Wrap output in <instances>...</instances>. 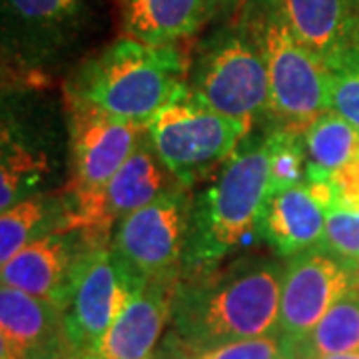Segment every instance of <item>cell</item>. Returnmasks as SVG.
<instances>
[{
    "instance_id": "cell-1",
    "label": "cell",
    "mask_w": 359,
    "mask_h": 359,
    "mask_svg": "<svg viewBox=\"0 0 359 359\" xmlns=\"http://www.w3.org/2000/svg\"><path fill=\"white\" fill-rule=\"evenodd\" d=\"M282 276L278 264L257 262L180 280L170 313L172 339L196 358L231 341L278 334Z\"/></svg>"
},
{
    "instance_id": "cell-2",
    "label": "cell",
    "mask_w": 359,
    "mask_h": 359,
    "mask_svg": "<svg viewBox=\"0 0 359 359\" xmlns=\"http://www.w3.org/2000/svg\"><path fill=\"white\" fill-rule=\"evenodd\" d=\"M188 72L178 44L154 46L122 36L78 68L66 86V100L148 128L166 106L188 94Z\"/></svg>"
},
{
    "instance_id": "cell-3",
    "label": "cell",
    "mask_w": 359,
    "mask_h": 359,
    "mask_svg": "<svg viewBox=\"0 0 359 359\" xmlns=\"http://www.w3.org/2000/svg\"><path fill=\"white\" fill-rule=\"evenodd\" d=\"M269 196V150L264 138L238 148L216 182L194 200L180 280L214 273L230 254L259 238V224Z\"/></svg>"
},
{
    "instance_id": "cell-4",
    "label": "cell",
    "mask_w": 359,
    "mask_h": 359,
    "mask_svg": "<svg viewBox=\"0 0 359 359\" xmlns=\"http://www.w3.org/2000/svg\"><path fill=\"white\" fill-rule=\"evenodd\" d=\"M242 18L268 66V114L282 124L280 128L306 132L330 110L327 68L295 36L278 0H248Z\"/></svg>"
},
{
    "instance_id": "cell-5",
    "label": "cell",
    "mask_w": 359,
    "mask_h": 359,
    "mask_svg": "<svg viewBox=\"0 0 359 359\" xmlns=\"http://www.w3.org/2000/svg\"><path fill=\"white\" fill-rule=\"evenodd\" d=\"M188 96L250 126L257 116L268 114V66L244 18L202 44L188 72Z\"/></svg>"
},
{
    "instance_id": "cell-6",
    "label": "cell",
    "mask_w": 359,
    "mask_h": 359,
    "mask_svg": "<svg viewBox=\"0 0 359 359\" xmlns=\"http://www.w3.org/2000/svg\"><path fill=\"white\" fill-rule=\"evenodd\" d=\"M192 210L190 186L176 184L154 202L118 222L110 250L132 282L182 278Z\"/></svg>"
},
{
    "instance_id": "cell-7",
    "label": "cell",
    "mask_w": 359,
    "mask_h": 359,
    "mask_svg": "<svg viewBox=\"0 0 359 359\" xmlns=\"http://www.w3.org/2000/svg\"><path fill=\"white\" fill-rule=\"evenodd\" d=\"M250 124L218 114L186 94L148 124L146 136L176 182L190 186L226 164L250 132Z\"/></svg>"
},
{
    "instance_id": "cell-8",
    "label": "cell",
    "mask_w": 359,
    "mask_h": 359,
    "mask_svg": "<svg viewBox=\"0 0 359 359\" xmlns=\"http://www.w3.org/2000/svg\"><path fill=\"white\" fill-rule=\"evenodd\" d=\"M68 116L72 174L65 194L66 230H74L78 218L136 150L146 128L76 100H68Z\"/></svg>"
},
{
    "instance_id": "cell-9",
    "label": "cell",
    "mask_w": 359,
    "mask_h": 359,
    "mask_svg": "<svg viewBox=\"0 0 359 359\" xmlns=\"http://www.w3.org/2000/svg\"><path fill=\"white\" fill-rule=\"evenodd\" d=\"M359 292V266L321 245L287 259L280 287L278 335L295 359L309 334L339 299Z\"/></svg>"
},
{
    "instance_id": "cell-10",
    "label": "cell",
    "mask_w": 359,
    "mask_h": 359,
    "mask_svg": "<svg viewBox=\"0 0 359 359\" xmlns=\"http://www.w3.org/2000/svg\"><path fill=\"white\" fill-rule=\"evenodd\" d=\"M134 283L118 266L110 244L92 245L78 269L70 304L65 309L68 339L76 353H98Z\"/></svg>"
},
{
    "instance_id": "cell-11",
    "label": "cell",
    "mask_w": 359,
    "mask_h": 359,
    "mask_svg": "<svg viewBox=\"0 0 359 359\" xmlns=\"http://www.w3.org/2000/svg\"><path fill=\"white\" fill-rule=\"evenodd\" d=\"M92 245L98 244L84 230L50 231L2 264V285H11L65 311L72 297L80 264Z\"/></svg>"
},
{
    "instance_id": "cell-12",
    "label": "cell",
    "mask_w": 359,
    "mask_h": 359,
    "mask_svg": "<svg viewBox=\"0 0 359 359\" xmlns=\"http://www.w3.org/2000/svg\"><path fill=\"white\" fill-rule=\"evenodd\" d=\"M176 184L180 182H176L160 162L148 136L144 134L136 150L116 172L114 178L108 182L96 202L78 218L74 228L86 231L90 240L96 244H110L114 233L112 230L118 222L154 202L158 196L168 192Z\"/></svg>"
},
{
    "instance_id": "cell-13",
    "label": "cell",
    "mask_w": 359,
    "mask_h": 359,
    "mask_svg": "<svg viewBox=\"0 0 359 359\" xmlns=\"http://www.w3.org/2000/svg\"><path fill=\"white\" fill-rule=\"evenodd\" d=\"M334 200L330 182L311 180L271 194L259 224V238L285 259L318 248Z\"/></svg>"
},
{
    "instance_id": "cell-14",
    "label": "cell",
    "mask_w": 359,
    "mask_h": 359,
    "mask_svg": "<svg viewBox=\"0 0 359 359\" xmlns=\"http://www.w3.org/2000/svg\"><path fill=\"white\" fill-rule=\"evenodd\" d=\"M74 353L62 309L2 285L0 359H68Z\"/></svg>"
},
{
    "instance_id": "cell-15",
    "label": "cell",
    "mask_w": 359,
    "mask_h": 359,
    "mask_svg": "<svg viewBox=\"0 0 359 359\" xmlns=\"http://www.w3.org/2000/svg\"><path fill=\"white\" fill-rule=\"evenodd\" d=\"M180 280H152L136 285L104 335L98 353L104 359H152L170 321Z\"/></svg>"
},
{
    "instance_id": "cell-16",
    "label": "cell",
    "mask_w": 359,
    "mask_h": 359,
    "mask_svg": "<svg viewBox=\"0 0 359 359\" xmlns=\"http://www.w3.org/2000/svg\"><path fill=\"white\" fill-rule=\"evenodd\" d=\"M294 34L330 66L359 42V0H278Z\"/></svg>"
},
{
    "instance_id": "cell-17",
    "label": "cell",
    "mask_w": 359,
    "mask_h": 359,
    "mask_svg": "<svg viewBox=\"0 0 359 359\" xmlns=\"http://www.w3.org/2000/svg\"><path fill=\"white\" fill-rule=\"evenodd\" d=\"M210 18L208 0H122L124 36L154 46L190 39Z\"/></svg>"
},
{
    "instance_id": "cell-18",
    "label": "cell",
    "mask_w": 359,
    "mask_h": 359,
    "mask_svg": "<svg viewBox=\"0 0 359 359\" xmlns=\"http://www.w3.org/2000/svg\"><path fill=\"white\" fill-rule=\"evenodd\" d=\"M4 18L36 48L56 46L80 26L82 0H2Z\"/></svg>"
},
{
    "instance_id": "cell-19",
    "label": "cell",
    "mask_w": 359,
    "mask_h": 359,
    "mask_svg": "<svg viewBox=\"0 0 359 359\" xmlns=\"http://www.w3.org/2000/svg\"><path fill=\"white\" fill-rule=\"evenodd\" d=\"M56 230H66L65 198L32 194L18 200L0 214V264H6L22 248Z\"/></svg>"
},
{
    "instance_id": "cell-20",
    "label": "cell",
    "mask_w": 359,
    "mask_h": 359,
    "mask_svg": "<svg viewBox=\"0 0 359 359\" xmlns=\"http://www.w3.org/2000/svg\"><path fill=\"white\" fill-rule=\"evenodd\" d=\"M359 353V292L339 299L309 334L295 359Z\"/></svg>"
},
{
    "instance_id": "cell-21",
    "label": "cell",
    "mask_w": 359,
    "mask_h": 359,
    "mask_svg": "<svg viewBox=\"0 0 359 359\" xmlns=\"http://www.w3.org/2000/svg\"><path fill=\"white\" fill-rule=\"evenodd\" d=\"M269 174L271 194L287 190L306 182L308 174V148L302 130L278 128L269 134Z\"/></svg>"
},
{
    "instance_id": "cell-22",
    "label": "cell",
    "mask_w": 359,
    "mask_h": 359,
    "mask_svg": "<svg viewBox=\"0 0 359 359\" xmlns=\"http://www.w3.org/2000/svg\"><path fill=\"white\" fill-rule=\"evenodd\" d=\"M42 156L34 154L13 136H2V166H0V210H8L22 192L40 178Z\"/></svg>"
},
{
    "instance_id": "cell-23",
    "label": "cell",
    "mask_w": 359,
    "mask_h": 359,
    "mask_svg": "<svg viewBox=\"0 0 359 359\" xmlns=\"http://www.w3.org/2000/svg\"><path fill=\"white\" fill-rule=\"evenodd\" d=\"M321 248L359 266V194L347 198L335 196Z\"/></svg>"
},
{
    "instance_id": "cell-24",
    "label": "cell",
    "mask_w": 359,
    "mask_h": 359,
    "mask_svg": "<svg viewBox=\"0 0 359 359\" xmlns=\"http://www.w3.org/2000/svg\"><path fill=\"white\" fill-rule=\"evenodd\" d=\"M327 68L330 110L359 126V42Z\"/></svg>"
},
{
    "instance_id": "cell-25",
    "label": "cell",
    "mask_w": 359,
    "mask_h": 359,
    "mask_svg": "<svg viewBox=\"0 0 359 359\" xmlns=\"http://www.w3.org/2000/svg\"><path fill=\"white\" fill-rule=\"evenodd\" d=\"M192 359H292L278 334L240 339L214 347Z\"/></svg>"
},
{
    "instance_id": "cell-26",
    "label": "cell",
    "mask_w": 359,
    "mask_h": 359,
    "mask_svg": "<svg viewBox=\"0 0 359 359\" xmlns=\"http://www.w3.org/2000/svg\"><path fill=\"white\" fill-rule=\"evenodd\" d=\"M245 2H248V0H208L210 11H212V16L218 13V11H236L238 6H242Z\"/></svg>"
},
{
    "instance_id": "cell-27",
    "label": "cell",
    "mask_w": 359,
    "mask_h": 359,
    "mask_svg": "<svg viewBox=\"0 0 359 359\" xmlns=\"http://www.w3.org/2000/svg\"><path fill=\"white\" fill-rule=\"evenodd\" d=\"M68 359H104L100 353H74Z\"/></svg>"
},
{
    "instance_id": "cell-28",
    "label": "cell",
    "mask_w": 359,
    "mask_h": 359,
    "mask_svg": "<svg viewBox=\"0 0 359 359\" xmlns=\"http://www.w3.org/2000/svg\"><path fill=\"white\" fill-rule=\"evenodd\" d=\"M320 359H359V353H344V355H327Z\"/></svg>"
}]
</instances>
